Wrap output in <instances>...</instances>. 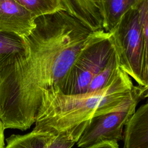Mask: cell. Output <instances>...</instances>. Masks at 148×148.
<instances>
[{
	"instance_id": "1",
	"label": "cell",
	"mask_w": 148,
	"mask_h": 148,
	"mask_svg": "<svg viewBox=\"0 0 148 148\" xmlns=\"http://www.w3.org/2000/svg\"><path fill=\"white\" fill-rule=\"evenodd\" d=\"M25 49L0 61V120L5 129L25 131L42 101L59 86L82 51L110 36L92 31L64 10L36 18Z\"/></svg>"
},
{
	"instance_id": "2",
	"label": "cell",
	"mask_w": 148,
	"mask_h": 148,
	"mask_svg": "<svg viewBox=\"0 0 148 148\" xmlns=\"http://www.w3.org/2000/svg\"><path fill=\"white\" fill-rule=\"evenodd\" d=\"M148 96V87L134 86L132 79L119 67L103 88L83 94L67 95L58 90L43 97L34 128L57 134L92 118L121 110Z\"/></svg>"
},
{
	"instance_id": "3",
	"label": "cell",
	"mask_w": 148,
	"mask_h": 148,
	"mask_svg": "<svg viewBox=\"0 0 148 148\" xmlns=\"http://www.w3.org/2000/svg\"><path fill=\"white\" fill-rule=\"evenodd\" d=\"M119 67L139 86L148 87V30L138 8L128 10L110 32Z\"/></svg>"
},
{
	"instance_id": "4",
	"label": "cell",
	"mask_w": 148,
	"mask_h": 148,
	"mask_svg": "<svg viewBox=\"0 0 148 148\" xmlns=\"http://www.w3.org/2000/svg\"><path fill=\"white\" fill-rule=\"evenodd\" d=\"M110 36L83 49L61 82L58 91L64 95L85 94L92 79L105 67L114 53Z\"/></svg>"
},
{
	"instance_id": "5",
	"label": "cell",
	"mask_w": 148,
	"mask_h": 148,
	"mask_svg": "<svg viewBox=\"0 0 148 148\" xmlns=\"http://www.w3.org/2000/svg\"><path fill=\"white\" fill-rule=\"evenodd\" d=\"M139 102L135 101L121 110L90 119L76 143L77 146L86 148L103 142L122 140L123 127L135 112Z\"/></svg>"
},
{
	"instance_id": "6",
	"label": "cell",
	"mask_w": 148,
	"mask_h": 148,
	"mask_svg": "<svg viewBox=\"0 0 148 148\" xmlns=\"http://www.w3.org/2000/svg\"><path fill=\"white\" fill-rule=\"evenodd\" d=\"M36 18L15 0H0V31L24 38L34 29Z\"/></svg>"
},
{
	"instance_id": "7",
	"label": "cell",
	"mask_w": 148,
	"mask_h": 148,
	"mask_svg": "<svg viewBox=\"0 0 148 148\" xmlns=\"http://www.w3.org/2000/svg\"><path fill=\"white\" fill-rule=\"evenodd\" d=\"M123 148H148V103L142 105L125 124Z\"/></svg>"
},
{
	"instance_id": "8",
	"label": "cell",
	"mask_w": 148,
	"mask_h": 148,
	"mask_svg": "<svg viewBox=\"0 0 148 148\" xmlns=\"http://www.w3.org/2000/svg\"><path fill=\"white\" fill-rule=\"evenodd\" d=\"M65 10L92 31L103 29L99 0H61Z\"/></svg>"
},
{
	"instance_id": "9",
	"label": "cell",
	"mask_w": 148,
	"mask_h": 148,
	"mask_svg": "<svg viewBox=\"0 0 148 148\" xmlns=\"http://www.w3.org/2000/svg\"><path fill=\"white\" fill-rule=\"evenodd\" d=\"M143 0H99L102 28L110 32L128 10L137 8Z\"/></svg>"
},
{
	"instance_id": "10",
	"label": "cell",
	"mask_w": 148,
	"mask_h": 148,
	"mask_svg": "<svg viewBox=\"0 0 148 148\" xmlns=\"http://www.w3.org/2000/svg\"><path fill=\"white\" fill-rule=\"evenodd\" d=\"M56 134L40 128L24 135H12L7 139L5 148H47Z\"/></svg>"
},
{
	"instance_id": "11",
	"label": "cell",
	"mask_w": 148,
	"mask_h": 148,
	"mask_svg": "<svg viewBox=\"0 0 148 148\" xmlns=\"http://www.w3.org/2000/svg\"><path fill=\"white\" fill-rule=\"evenodd\" d=\"M35 17L51 14L65 8L61 0H15Z\"/></svg>"
},
{
	"instance_id": "12",
	"label": "cell",
	"mask_w": 148,
	"mask_h": 148,
	"mask_svg": "<svg viewBox=\"0 0 148 148\" xmlns=\"http://www.w3.org/2000/svg\"><path fill=\"white\" fill-rule=\"evenodd\" d=\"M89 121H86L54 136L47 148H71L77 143Z\"/></svg>"
},
{
	"instance_id": "13",
	"label": "cell",
	"mask_w": 148,
	"mask_h": 148,
	"mask_svg": "<svg viewBox=\"0 0 148 148\" xmlns=\"http://www.w3.org/2000/svg\"><path fill=\"white\" fill-rule=\"evenodd\" d=\"M119 69L115 53L105 67L92 79L87 92L98 91L105 87L116 75Z\"/></svg>"
},
{
	"instance_id": "14",
	"label": "cell",
	"mask_w": 148,
	"mask_h": 148,
	"mask_svg": "<svg viewBox=\"0 0 148 148\" xmlns=\"http://www.w3.org/2000/svg\"><path fill=\"white\" fill-rule=\"evenodd\" d=\"M24 38L12 32L0 31V61L13 53L24 50Z\"/></svg>"
},
{
	"instance_id": "15",
	"label": "cell",
	"mask_w": 148,
	"mask_h": 148,
	"mask_svg": "<svg viewBox=\"0 0 148 148\" xmlns=\"http://www.w3.org/2000/svg\"><path fill=\"white\" fill-rule=\"evenodd\" d=\"M86 148H119V146L117 144V142H106Z\"/></svg>"
},
{
	"instance_id": "16",
	"label": "cell",
	"mask_w": 148,
	"mask_h": 148,
	"mask_svg": "<svg viewBox=\"0 0 148 148\" xmlns=\"http://www.w3.org/2000/svg\"><path fill=\"white\" fill-rule=\"evenodd\" d=\"M5 128L1 120H0V148H5L4 143V131Z\"/></svg>"
}]
</instances>
